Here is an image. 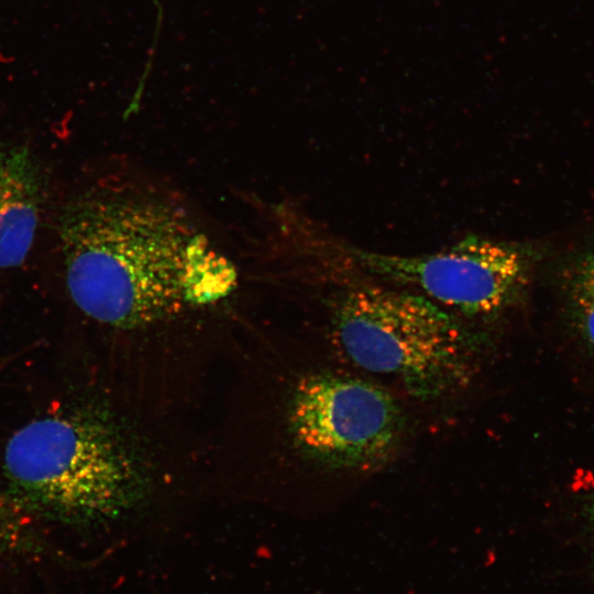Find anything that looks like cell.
Listing matches in <instances>:
<instances>
[{
	"mask_svg": "<svg viewBox=\"0 0 594 594\" xmlns=\"http://www.w3.org/2000/svg\"><path fill=\"white\" fill-rule=\"evenodd\" d=\"M58 232L70 298L101 324L147 328L238 288L237 265L190 204L142 168L73 199Z\"/></svg>",
	"mask_w": 594,
	"mask_h": 594,
	"instance_id": "obj_1",
	"label": "cell"
},
{
	"mask_svg": "<svg viewBox=\"0 0 594 594\" xmlns=\"http://www.w3.org/2000/svg\"><path fill=\"white\" fill-rule=\"evenodd\" d=\"M299 285L331 290L332 334L356 366L389 376L422 399L447 395L471 378L474 353L466 330L421 295L363 276Z\"/></svg>",
	"mask_w": 594,
	"mask_h": 594,
	"instance_id": "obj_2",
	"label": "cell"
},
{
	"mask_svg": "<svg viewBox=\"0 0 594 594\" xmlns=\"http://www.w3.org/2000/svg\"><path fill=\"white\" fill-rule=\"evenodd\" d=\"M2 475L21 505L62 519L117 515L138 485L117 431L82 410L36 418L16 430L4 447Z\"/></svg>",
	"mask_w": 594,
	"mask_h": 594,
	"instance_id": "obj_3",
	"label": "cell"
},
{
	"mask_svg": "<svg viewBox=\"0 0 594 594\" xmlns=\"http://www.w3.org/2000/svg\"><path fill=\"white\" fill-rule=\"evenodd\" d=\"M349 250L362 275L414 292L466 317H493L509 308L527 285L531 267L526 246L476 234L421 254L350 245Z\"/></svg>",
	"mask_w": 594,
	"mask_h": 594,
	"instance_id": "obj_4",
	"label": "cell"
},
{
	"mask_svg": "<svg viewBox=\"0 0 594 594\" xmlns=\"http://www.w3.org/2000/svg\"><path fill=\"white\" fill-rule=\"evenodd\" d=\"M290 425L298 444L314 458L337 469L365 472L395 453L404 415L392 395L370 381L316 374L299 383Z\"/></svg>",
	"mask_w": 594,
	"mask_h": 594,
	"instance_id": "obj_5",
	"label": "cell"
},
{
	"mask_svg": "<svg viewBox=\"0 0 594 594\" xmlns=\"http://www.w3.org/2000/svg\"><path fill=\"white\" fill-rule=\"evenodd\" d=\"M42 179L25 144L0 139V268L21 265L34 242Z\"/></svg>",
	"mask_w": 594,
	"mask_h": 594,
	"instance_id": "obj_6",
	"label": "cell"
},
{
	"mask_svg": "<svg viewBox=\"0 0 594 594\" xmlns=\"http://www.w3.org/2000/svg\"><path fill=\"white\" fill-rule=\"evenodd\" d=\"M570 302L574 326L594 355V250L575 263L570 282Z\"/></svg>",
	"mask_w": 594,
	"mask_h": 594,
	"instance_id": "obj_7",
	"label": "cell"
},
{
	"mask_svg": "<svg viewBox=\"0 0 594 594\" xmlns=\"http://www.w3.org/2000/svg\"><path fill=\"white\" fill-rule=\"evenodd\" d=\"M580 513L585 526L594 535V488L582 496Z\"/></svg>",
	"mask_w": 594,
	"mask_h": 594,
	"instance_id": "obj_8",
	"label": "cell"
}]
</instances>
